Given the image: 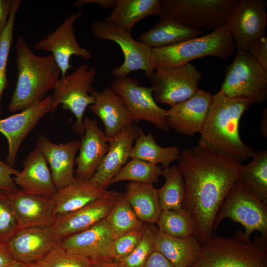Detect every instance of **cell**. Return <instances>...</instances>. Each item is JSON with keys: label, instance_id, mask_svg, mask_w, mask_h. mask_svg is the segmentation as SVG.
I'll use <instances>...</instances> for the list:
<instances>
[{"label": "cell", "instance_id": "6da1fadb", "mask_svg": "<svg viewBox=\"0 0 267 267\" xmlns=\"http://www.w3.org/2000/svg\"><path fill=\"white\" fill-rule=\"evenodd\" d=\"M185 193L182 208L192 217L195 237L203 244L214 235L216 217L242 164L218 154L199 142L185 149L178 159Z\"/></svg>", "mask_w": 267, "mask_h": 267}, {"label": "cell", "instance_id": "7a4b0ae2", "mask_svg": "<svg viewBox=\"0 0 267 267\" xmlns=\"http://www.w3.org/2000/svg\"><path fill=\"white\" fill-rule=\"evenodd\" d=\"M252 104L248 99L227 97L220 91L213 95L198 142L242 164L252 158L256 151L242 142L239 132L240 120Z\"/></svg>", "mask_w": 267, "mask_h": 267}, {"label": "cell", "instance_id": "3957f363", "mask_svg": "<svg viewBox=\"0 0 267 267\" xmlns=\"http://www.w3.org/2000/svg\"><path fill=\"white\" fill-rule=\"evenodd\" d=\"M15 47L17 81L9 105L11 112L22 111L43 100L57 87L61 73L52 54L39 56L29 47L23 36Z\"/></svg>", "mask_w": 267, "mask_h": 267}, {"label": "cell", "instance_id": "277c9868", "mask_svg": "<svg viewBox=\"0 0 267 267\" xmlns=\"http://www.w3.org/2000/svg\"><path fill=\"white\" fill-rule=\"evenodd\" d=\"M189 267H267V240L255 235L251 241L240 230L234 236L213 235Z\"/></svg>", "mask_w": 267, "mask_h": 267}, {"label": "cell", "instance_id": "5b68a950", "mask_svg": "<svg viewBox=\"0 0 267 267\" xmlns=\"http://www.w3.org/2000/svg\"><path fill=\"white\" fill-rule=\"evenodd\" d=\"M235 44L226 24L202 37L160 48H152L155 70L179 66L206 56L227 59L233 53Z\"/></svg>", "mask_w": 267, "mask_h": 267}, {"label": "cell", "instance_id": "8992f818", "mask_svg": "<svg viewBox=\"0 0 267 267\" xmlns=\"http://www.w3.org/2000/svg\"><path fill=\"white\" fill-rule=\"evenodd\" d=\"M237 0H161L160 18L188 27L213 29L226 24Z\"/></svg>", "mask_w": 267, "mask_h": 267}, {"label": "cell", "instance_id": "52a82bcc", "mask_svg": "<svg viewBox=\"0 0 267 267\" xmlns=\"http://www.w3.org/2000/svg\"><path fill=\"white\" fill-rule=\"evenodd\" d=\"M219 91L227 97L262 103L267 98V71L248 52L237 50L234 59L225 68Z\"/></svg>", "mask_w": 267, "mask_h": 267}, {"label": "cell", "instance_id": "ba28073f", "mask_svg": "<svg viewBox=\"0 0 267 267\" xmlns=\"http://www.w3.org/2000/svg\"><path fill=\"white\" fill-rule=\"evenodd\" d=\"M96 70L86 63L81 64L73 72L61 77L54 90L52 97L53 113L57 107L62 105L64 110L71 111L76 118L73 129L78 134L85 133L83 122L84 112L88 106L94 102L90 95L94 90L92 84L94 82Z\"/></svg>", "mask_w": 267, "mask_h": 267}, {"label": "cell", "instance_id": "9c48e42d", "mask_svg": "<svg viewBox=\"0 0 267 267\" xmlns=\"http://www.w3.org/2000/svg\"><path fill=\"white\" fill-rule=\"evenodd\" d=\"M225 218L241 224L247 238L250 239L252 233L257 230L262 239L267 240V204L251 193L239 180L232 185L216 217L214 232Z\"/></svg>", "mask_w": 267, "mask_h": 267}, {"label": "cell", "instance_id": "30bf717a", "mask_svg": "<svg viewBox=\"0 0 267 267\" xmlns=\"http://www.w3.org/2000/svg\"><path fill=\"white\" fill-rule=\"evenodd\" d=\"M90 31L94 38L111 41L122 51L124 62L111 70L112 76L124 78L133 71L142 70L147 78H151L155 71L152 62V48L140 41L135 40L131 32L108 24L104 20L93 21Z\"/></svg>", "mask_w": 267, "mask_h": 267}, {"label": "cell", "instance_id": "8fae6325", "mask_svg": "<svg viewBox=\"0 0 267 267\" xmlns=\"http://www.w3.org/2000/svg\"><path fill=\"white\" fill-rule=\"evenodd\" d=\"M110 87L121 98L129 111L133 123L145 120L163 132L170 131L167 110L157 105L151 87L141 86L136 79L127 76L116 78Z\"/></svg>", "mask_w": 267, "mask_h": 267}, {"label": "cell", "instance_id": "7c38bea8", "mask_svg": "<svg viewBox=\"0 0 267 267\" xmlns=\"http://www.w3.org/2000/svg\"><path fill=\"white\" fill-rule=\"evenodd\" d=\"M202 74L190 62L155 70L151 77L155 101L171 106L191 97L199 89Z\"/></svg>", "mask_w": 267, "mask_h": 267}, {"label": "cell", "instance_id": "4fadbf2b", "mask_svg": "<svg viewBox=\"0 0 267 267\" xmlns=\"http://www.w3.org/2000/svg\"><path fill=\"white\" fill-rule=\"evenodd\" d=\"M267 4L263 0H237L226 23L237 50L248 52L264 37L267 26Z\"/></svg>", "mask_w": 267, "mask_h": 267}, {"label": "cell", "instance_id": "5bb4252c", "mask_svg": "<svg viewBox=\"0 0 267 267\" xmlns=\"http://www.w3.org/2000/svg\"><path fill=\"white\" fill-rule=\"evenodd\" d=\"M82 15L80 11L71 13L53 32L34 44L36 50L46 51L52 54L60 69L61 77L66 75L71 67L72 55L85 60L92 58L91 52L78 44L75 34L74 23Z\"/></svg>", "mask_w": 267, "mask_h": 267}, {"label": "cell", "instance_id": "9a60e30c", "mask_svg": "<svg viewBox=\"0 0 267 267\" xmlns=\"http://www.w3.org/2000/svg\"><path fill=\"white\" fill-rule=\"evenodd\" d=\"M123 193L110 190L77 210L55 216L51 228L62 239L85 230L104 219Z\"/></svg>", "mask_w": 267, "mask_h": 267}, {"label": "cell", "instance_id": "2e32d148", "mask_svg": "<svg viewBox=\"0 0 267 267\" xmlns=\"http://www.w3.org/2000/svg\"><path fill=\"white\" fill-rule=\"evenodd\" d=\"M52 97L46 96L41 101L5 119L0 118V133L7 138L8 154L5 163L13 167L19 147L27 135L44 115L51 112Z\"/></svg>", "mask_w": 267, "mask_h": 267}, {"label": "cell", "instance_id": "e0dca14e", "mask_svg": "<svg viewBox=\"0 0 267 267\" xmlns=\"http://www.w3.org/2000/svg\"><path fill=\"white\" fill-rule=\"evenodd\" d=\"M212 98L211 92L199 89L188 99L172 105L167 110L170 129L190 136L196 133H200Z\"/></svg>", "mask_w": 267, "mask_h": 267}, {"label": "cell", "instance_id": "ac0fdd59", "mask_svg": "<svg viewBox=\"0 0 267 267\" xmlns=\"http://www.w3.org/2000/svg\"><path fill=\"white\" fill-rule=\"evenodd\" d=\"M50 226L19 228L7 242L16 262L25 265L38 262L59 244Z\"/></svg>", "mask_w": 267, "mask_h": 267}, {"label": "cell", "instance_id": "d6986e66", "mask_svg": "<svg viewBox=\"0 0 267 267\" xmlns=\"http://www.w3.org/2000/svg\"><path fill=\"white\" fill-rule=\"evenodd\" d=\"M141 128L134 124L123 129L116 136L108 138L109 150L90 180L107 189L111 179L127 163L130 158L134 142Z\"/></svg>", "mask_w": 267, "mask_h": 267}, {"label": "cell", "instance_id": "ffe728a7", "mask_svg": "<svg viewBox=\"0 0 267 267\" xmlns=\"http://www.w3.org/2000/svg\"><path fill=\"white\" fill-rule=\"evenodd\" d=\"M85 134L80 139L79 154L76 158L75 178L90 180L106 153L109 144L97 122L86 117L83 120Z\"/></svg>", "mask_w": 267, "mask_h": 267}, {"label": "cell", "instance_id": "44dd1931", "mask_svg": "<svg viewBox=\"0 0 267 267\" xmlns=\"http://www.w3.org/2000/svg\"><path fill=\"white\" fill-rule=\"evenodd\" d=\"M36 146L50 166L52 178L57 190L75 179L74 168L76 156L80 147V140L56 144L42 134L38 137Z\"/></svg>", "mask_w": 267, "mask_h": 267}, {"label": "cell", "instance_id": "7402d4cb", "mask_svg": "<svg viewBox=\"0 0 267 267\" xmlns=\"http://www.w3.org/2000/svg\"><path fill=\"white\" fill-rule=\"evenodd\" d=\"M114 238L104 219L85 230L61 239L59 245L68 252L90 261L109 260L107 251Z\"/></svg>", "mask_w": 267, "mask_h": 267}, {"label": "cell", "instance_id": "603a6c76", "mask_svg": "<svg viewBox=\"0 0 267 267\" xmlns=\"http://www.w3.org/2000/svg\"><path fill=\"white\" fill-rule=\"evenodd\" d=\"M9 195L19 228L51 226L55 217L53 197L32 195L21 189Z\"/></svg>", "mask_w": 267, "mask_h": 267}, {"label": "cell", "instance_id": "cb8c5ba5", "mask_svg": "<svg viewBox=\"0 0 267 267\" xmlns=\"http://www.w3.org/2000/svg\"><path fill=\"white\" fill-rule=\"evenodd\" d=\"M44 157L36 148L30 152L23 162V169L13 178L23 191L35 195L51 197L56 189Z\"/></svg>", "mask_w": 267, "mask_h": 267}, {"label": "cell", "instance_id": "d4e9b609", "mask_svg": "<svg viewBox=\"0 0 267 267\" xmlns=\"http://www.w3.org/2000/svg\"><path fill=\"white\" fill-rule=\"evenodd\" d=\"M90 95L94 98V102L89 108L102 122L107 137L116 136L123 129L134 124L121 98L110 87L101 91L94 89Z\"/></svg>", "mask_w": 267, "mask_h": 267}, {"label": "cell", "instance_id": "484cf974", "mask_svg": "<svg viewBox=\"0 0 267 267\" xmlns=\"http://www.w3.org/2000/svg\"><path fill=\"white\" fill-rule=\"evenodd\" d=\"M108 190L90 180L75 178L69 184L57 190L53 196L55 216L81 208L100 198Z\"/></svg>", "mask_w": 267, "mask_h": 267}, {"label": "cell", "instance_id": "4316f807", "mask_svg": "<svg viewBox=\"0 0 267 267\" xmlns=\"http://www.w3.org/2000/svg\"><path fill=\"white\" fill-rule=\"evenodd\" d=\"M161 0H117L111 14L104 21L131 32L134 25L149 16L161 15Z\"/></svg>", "mask_w": 267, "mask_h": 267}, {"label": "cell", "instance_id": "83f0119b", "mask_svg": "<svg viewBox=\"0 0 267 267\" xmlns=\"http://www.w3.org/2000/svg\"><path fill=\"white\" fill-rule=\"evenodd\" d=\"M201 245L195 236L176 237L159 231L154 250L162 254L177 267H189L197 258Z\"/></svg>", "mask_w": 267, "mask_h": 267}, {"label": "cell", "instance_id": "f1b7e54d", "mask_svg": "<svg viewBox=\"0 0 267 267\" xmlns=\"http://www.w3.org/2000/svg\"><path fill=\"white\" fill-rule=\"evenodd\" d=\"M124 196L140 221L156 223L162 210L158 189L153 184L130 181L126 186Z\"/></svg>", "mask_w": 267, "mask_h": 267}, {"label": "cell", "instance_id": "f546056e", "mask_svg": "<svg viewBox=\"0 0 267 267\" xmlns=\"http://www.w3.org/2000/svg\"><path fill=\"white\" fill-rule=\"evenodd\" d=\"M202 33L201 30L160 18L151 29L139 36V40L152 48H160L197 37Z\"/></svg>", "mask_w": 267, "mask_h": 267}, {"label": "cell", "instance_id": "4dcf8cb0", "mask_svg": "<svg viewBox=\"0 0 267 267\" xmlns=\"http://www.w3.org/2000/svg\"><path fill=\"white\" fill-rule=\"evenodd\" d=\"M135 141L131 158H138L156 165L160 164L164 169L169 167L171 163L178 159L180 154L177 146L167 147L159 146L151 131L145 134L141 129Z\"/></svg>", "mask_w": 267, "mask_h": 267}, {"label": "cell", "instance_id": "1f68e13d", "mask_svg": "<svg viewBox=\"0 0 267 267\" xmlns=\"http://www.w3.org/2000/svg\"><path fill=\"white\" fill-rule=\"evenodd\" d=\"M239 180L254 196L267 204V151L256 152L252 161L242 165Z\"/></svg>", "mask_w": 267, "mask_h": 267}, {"label": "cell", "instance_id": "d6a6232c", "mask_svg": "<svg viewBox=\"0 0 267 267\" xmlns=\"http://www.w3.org/2000/svg\"><path fill=\"white\" fill-rule=\"evenodd\" d=\"M165 181L158 189V197L162 211L182 209L185 188L183 176L178 166H170L163 170Z\"/></svg>", "mask_w": 267, "mask_h": 267}, {"label": "cell", "instance_id": "836d02e7", "mask_svg": "<svg viewBox=\"0 0 267 267\" xmlns=\"http://www.w3.org/2000/svg\"><path fill=\"white\" fill-rule=\"evenodd\" d=\"M156 223L159 231L174 237L187 238L196 232L194 220L182 208L162 211Z\"/></svg>", "mask_w": 267, "mask_h": 267}, {"label": "cell", "instance_id": "e575fe53", "mask_svg": "<svg viewBox=\"0 0 267 267\" xmlns=\"http://www.w3.org/2000/svg\"><path fill=\"white\" fill-rule=\"evenodd\" d=\"M162 173L161 166L134 158L111 179L110 185L125 180L153 184L159 181Z\"/></svg>", "mask_w": 267, "mask_h": 267}, {"label": "cell", "instance_id": "d590c367", "mask_svg": "<svg viewBox=\"0 0 267 267\" xmlns=\"http://www.w3.org/2000/svg\"><path fill=\"white\" fill-rule=\"evenodd\" d=\"M105 219L115 237L133 230H141L144 223L138 219L124 193Z\"/></svg>", "mask_w": 267, "mask_h": 267}, {"label": "cell", "instance_id": "8d00e7d4", "mask_svg": "<svg viewBox=\"0 0 267 267\" xmlns=\"http://www.w3.org/2000/svg\"><path fill=\"white\" fill-rule=\"evenodd\" d=\"M22 2L21 0H13L7 24L0 36V116L1 115V101L3 93L8 86L7 64L13 39V29L15 16Z\"/></svg>", "mask_w": 267, "mask_h": 267}, {"label": "cell", "instance_id": "74e56055", "mask_svg": "<svg viewBox=\"0 0 267 267\" xmlns=\"http://www.w3.org/2000/svg\"><path fill=\"white\" fill-rule=\"evenodd\" d=\"M159 229L154 223H144L141 238L134 251L122 262L124 267H143L154 251L155 241Z\"/></svg>", "mask_w": 267, "mask_h": 267}, {"label": "cell", "instance_id": "f35d334b", "mask_svg": "<svg viewBox=\"0 0 267 267\" xmlns=\"http://www.w3.org/2000/svg\"><path fill=\"white\" fill-rule=\"evenodd\" d=\"M38 262L43 267H89L90 260L68 252L59 244Z\"/></svg>", "mask_w": 267, "mask_h": 267}, {"label": "cell", "instance_id": "ab89813d", "mask_svg": "<svg viewBox=\"0 0 267 267\" xmlns=\"http://www.w3.org/2000/svg\"><path fill=\"white\" fill-rule=\"evenodd\" d=\"M142 237L141 230H133L116 237L107 251L108 259L122 262L135 248Z\"/></svg>", "mask_w": 267, "mask_h": 267}, {"label": "cell", "instance_id": "60d3db41", "mask_svg": "<svg viewBox=\"0 0 267 267\" xmlns=\"http://www.w3.org/2000/svg\"><path fill=\"white\" fill-rule=\"evenodd\" d=\"M9 194L0 190V241L6 243L19 229Z\"/></svg>", "mask_w": 267, "mask_h": 267}, {"label": "cell", "instance_id": "b9f144b4", "mask_svg": "<svg viewBox=\"0 0 267 267\" xmlns=\"http://www.w3.org/2000/svg\"><path fill=\"white\" fill-rule=\"evenodd\" d=\"M19 172L0 160V190L10 194L15 192L18 189L12 176Z\"/></svg>", "mask_w": 267, "mask_h": 267}, {"label": "cell", "instance_id": "7bdbcfd3", "mask_svg": "<svg viewBox=\"0 0 267 267\" xmlns=\"http://www.w3.org/2000/svg\"><path fill=\"white\" fill-rule=\"evenodd\" d=\"M260 66L267 71V36L255 43L248 51Z\"/></svg>", "mask_w": 267, "mask_h": 267}, {"label": "cell", "instance_id": "ee69618b", "mask_svg": "<svg viewBox=\"0 0 267 267\" xmlns=\"http://www.w3.org/2000/svg\"><path fill=\"white\" fill-rule=\"evenodd\" d=\"M143 267H177L162 254L154 251L147 260Z\"/></svg>", "mask_w": 267, "mask_h": 267}, {"label": "cell", "instance_id": "f6af8a7d", "mask_svg": "<svg viewBox=\"0 0 267 267\" xmlns=\"http://www.w3.org/2000/svg\"><path fill=\"white\" fill-rule=\"evenodd\" d=\"M13 0H0V36L8 22Z\"/></svg>", "mask_w": 267, "mask_h": 267}, {"label": "cell", "instance_id": "bcb514c9", "mask_svg": "<svg viewBox=\"0 0 267 267\" xmlns=\"http://www.w3.org/2000/svg\"><path fill=\"white\" fill-rule=\"evenodd\" d=\"M15 262L7 243L0 241V267H6Z\"/></svg>", "mask_w": 267, "mask_h": 267}, {"label": "cell", "instance_id": "7dc6e473", "mask_svg": "<svg viewBox=\"0 0 267 267\" xmlns=\"http://www.w3.org/2000/svg\"><path fill=\"white\" fill-rule=\"evenodd\" d=\"M117 0H78L75 1L74 5L75 7H80L88 3H95L99 5L104 8H114Z\"/></svg>", "mask_w": 267, "mask_h": 267}, {"label": "cell", "instance_id": "c3c4849f", "mask_svg": "<svg viewBox=\"0 0 267 267\" xmlns=\"http://www.w3.org/2000/svg\"><path fill=\"white\" fill-rule=\"evenodd\" d=\"M89 267H124L121 262L111 260L90 261Z\"/></svg>", "mask_w": 267, "mask_h": 267}, {"label": "cell", "instance_id": "681fc988", "mask_svg": "<svg viewBox=\"0 0 267 267\" xmlns=\"http://www.w3.org/2000/svg\"><path fill=\"white\" fill-rule=\"evenodd\" d=\"M262 119L260 124V129L262 134L267 137V109L264 108L262 113Z\"/></svg>", "mask_w": 267, "mask_h": 267}, {"label": "cell", "instance_id": "f907efd6", "mask_svg": "<svg viewBox=\"0 0 267 267\" xmlns=\"http://www.w3.org/2000/svg\"><path fill=\"white\" fill-rule=\"evenodd\" d=\"M22 267H43L39 262L23 265Z\"/></svg>", "mask_w": 267, "mask_h": 267}, {"label": "cell", "instance_id": "816d5d0a", "mask_svg": "<svg viewBox=\"0 0 267 267\" xmlns=\"http://www.w3.org/2000/svg\"><path fill=\"white\" fill-rule=\"evenodd\" d=\"M24 264H22L18 262H15L14 263L5 267H22Z\"/></svg>", "mask_w": 267, "mask_h": 267}]
</instances>
